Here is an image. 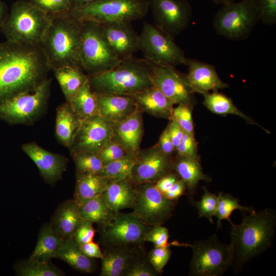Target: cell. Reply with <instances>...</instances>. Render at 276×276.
I'll use <instances>...</instances> for the list:
<instances>
[{
	"mask_svg": "<svg viewBox=\"0 0 276 276\" xmlns=\"http://www.w3.org/2000/svg\"><path fill=\"white\" fill-rule=\"evenodd\" d=\"M203 194L199 201L196 202L198 211L199 217L207 218L213 223V217L218 206V197L215 194L211 193L205 187H203Z\"/></svg>",
	"mask_w": 276,
	"mask_h": 276,
	"instance_id": "obj_40",
	"label": "cell"
},
{
	"mask_svg": "<svg viewBox=\"0 0 276 276\" xmlns=\"http://www.w3.org/2000/svg\"><path fill=\"white\" fill-rule=\"evenodd\" d=\"M259 21L272 26L276 23V0H254Z\"/></svg>",
	"mask_w": 276,
	"mask_h": 276,
	"instance_id": "obj_41",
	"label": "cell"
},
{
	"mask_svg": "<svg viewBox=\"0 0 276 276\" xmlns=\"http://www.w3.org/2000/svg\"><path fill=\"white\" fill-rule=\"evenodd\" d=\"M109 181L99 174L77 173L74 200L80 206L102 194Z\"/></svg>",
	"mask_w": 276,
	"mask_h": 276,
	"instance_id": "obj_28",
	"label": "cell"
},
{
	"mask_svg": "<svg viewBox=\"0 0 276 276\" xmlns=\"http://www.w3.org/2000/svg\"><path fill=\"white\" fill-rule=\"evenodd\" d=\"M137 195L133 214L149 226L162 225L171 216L174 200L166 198L156 188L155 183L135 185Z\"/></svg>",
	"mask_w": 276,
	"mask_h": 276,
	"instance_id": "obj_12",
	"label": "cell"
},
{
	"mask_svg": "<svg viewBox=\"0 0 276 276\" xmlns=\"http://www.w3.org/2000/svg\"><path fill=\"white\" fill-rule=\"evenodd\" d=\"M35 6L49 15H55L69 12V0H30Z\"/></svg>",
	"mask_w": 276,
	"mask_h": 276,
	"instance_id": "obj_43",
	"label": "cell"
},
{
	"mask_svg": "<svg viewBox=\"0 0 276 276\" xmlns=\"http://www.w3.org/2000/svg\"><path fill=\"white\" fill-rule=\"evenodd\" d=\"M139 35L140 50L150 62L173 67L185 64L187 58L174 38L154 25L144 22Z\"/></svg>",
	"mask_w": 276,
	"mask_h": 276,
	"instance_id": "obj_11",
	"label": "cell"
},
{
	"mask_svg": "<svg viewBox=\"0 0 276 276\" xmlns=\"http://www.w3.org/2000/svg\"><path fill=\"white\" fill-rule=\"evenodd\" d=\"M152 73V63L133 56L121 60L109 70L87 76L95 94L131 96L154 86Z\"/></svg>",
	"mask_w": 276,
	"mask_h": 276,
	"instance_id": "obj_3",
	"label": "cell"
},
{
	"mask_svg": "<svg viewBox=\"0 0 276 276\" xmlns=\"http://www.w3.org/2000/svg\"><path fill=\"white\" fill-rule=\"evenodd\" d=\"M79 208L84 220L97 223L103 228L111 223L117 214L107 205L103 194L88 200Z\"/></svg>",
	"mask_w": 276,
	"mask_h": 276,
	"instance_id": "obj_32",
	"label": "cell"
},
{
	"mask_svg": "<svg viewBox=\"0 0 276 276\" xmlns=\"http://www.w3.org/2000/svg\"><path fill=\"white\" fill-rule=\"evenodd\" d=\"M174 171L186 183L191 195L195 193L200 180L210 181L211 178L202 171L199 160L185 156H178L173 160Z\"/></svg>",
	"mask_w": 276,
	"mask_h": 276,
	"instance_id": "obj_31",
	"label": "cell"
},
{
	"mask_svg": "<svg viewBox=\"0 0 276 276\" xmlns=\"http://www.w3.org/2000/svg\"><path fill=\"white\" fill-rule=\"evenodd\" d=\"M133 259V251L127 245H110L103 254L100 275H123Z\"/></svg>",
	"mask_w": 276,
	"mask_h": 276,
	"instance_id": "obj_27",
	"label": "cell"
},
{
	"mask_svg": "<svg viewBox=\"0 0 276 276\" xmlns=\"http://www.w3.org/2000/svg\"><path fill=\"white\" fill-rule=\"evenodd\" d=\"M7 15V7L4 3L0 0V31H2Z\"/></svg>",
	"mask_w": 276,
	"mask_h": 276,
	"instance_id": "obj_56",
	"label": "cell"
},
{
	"mask_svg": "<svg viewBox=\"0 0 276 276\" xmlns=\"http://www.w3.org/2000/svg\"><path fill=\"white\" fill-rule=\"evenodd\" d=\"M77 173L99 174L104 165L98 153L80 152L72 154Z\"/></svg>",
	"mask_w": 276,
	"mask_h": 276,
	"instance_id": "obj_39",
	"label": "cell"
},
{
	"mask_svg": "<svg viewBox=\"0 0 276 276\" xmlns=\"http://www.w3.org/2000/svg\"><path fill=\"white\" fill-rule=\"evenodd\" d=\"M64 240L53 228L47 224L40 231L36 245L29 260L50 262L56 258Z\"/></svg>",
	"mask_w": 276,
	"mask_h": 276,
	"instance_id": "obj_30",
	"label": "cell"
},
{
	"mask_svg": "<svg viewBox=\"0 0 276 276\" xmlns=\"http://www.w3.org/2000/svg\"><path fill=\"white\" fill-rule=\"evenodd\" d=\"M81 22L79 50L80 63L87 76L109 70L121 61L113 52L99 24L91 21Z\"/></svg>",
	"mask_w": 276,
	"mask_h": 276,
	"instance_id": "obj_6",
	"label": "cell"
},
{
	"mask_svg": "<svg viewBox=\"0 0 276 276\" xmlns=\"http://www.w3.org/2000/svg\"><path fill=\"white\" fill-rule=\"evenodd\" d=\"M204 105L212 112L220 115L233 114L244 119L249 124L256 125L270 133L252 119L240 111L226 96L217 91L202 94Z\"/></svg>",
	"mask_w": 276,
	"mask_h": 276,
	"instance_id": "obj_33",
	"label": "cell"
},
{
	"mask_svg": "<svg viewBox=\"0 0 276 276\" xmlns=\"http://www.w3.org/2000/svg\"><path fill=\"white\" fill-rule=\"evenodd\" d=\"M174 108L172 117L177 122L185 132L193 135L194 124L191 107L182 104Z\"/></svg>",
	"mask_w": 276,
	"mask_h": 276,
	"instance_id": "obj_42",
	"label": "cell"
},
{
	"mask_svg": "<svg viewBox=\"0 0 276 276\" xmlns=\"http://www.w3.org/2000/svg\"><path fill=\"white\" fill-rule=\"evenodd\" d=\"M98 154L104 166L129 155L119 144L112 139L102 148Z\"/></svg>",
	"mask_w": 276,
	"mask_h": 276,
	"instance_id": "obj_44",
	"label": "cell"
},
{
	"mask_svg": "<svg viewBox=\"0 0 276 276\" xmlns=\"http://www.w3.org/2000/svg\"><path fill=\"white\" fill-rule=\"evenodd\" d=\"M173 159L164 153L157 144L141 149L135 156L130 179L135 185L155 183L174 171Z\"/></svg>",
	"mask_w": 276,
	"mask_h": 276,
	"instance_id": "obj_14",
	"label": "cell"
},
{
	"mask_svg": "<svg viewBox=\"0 0 276 276\" xmlns=\"http://www.w3.org/2000/svg\"><path fill=\"white\" fill-rule=\"evenodd\" d=\"M82 121L74 112L70 103L66 102L58 107L56 110L55 134L61 144L71 148Z\"/></svg>",
	"mask_w": 276,
	"mask_h": 276,
	"instance_id": "obj_26",
	"label": "cell"
},
{
	"mask_svg": "<svg viewBox=\"0 0 276 276\" xmlns=\"http://www.w3.org/2000/svg\"><path fill=\"white\" fill-rule=\"evenodd\" d=\"M51 70L40 45L0 42V102L35 89Z\"/></svg>",
	"mask_w": 276,
	"mask_h": 276,
	"instance_id": "obj_1",
	"label": "cell"
},
{
	"mask_svg": "<svg viewBox=\"0 0 276 276\" xmlns=\"http://www.w3.org/2000/svg\"><path fill=\"white\" fill-rule=\"evenodd\" d=\"M169 232L161 225L153 226L146 233L144 241L152 242L155 247L168 246Z\"/></svg>",
	"mask_w": 276,
	"mask_h": 276,
	"instance_id": "obj_46",
	"label": "cell"
},
{
	"mask_svg": "<svg viewBox=\"0 0 276 276\" xmlns=\"http://www.w3.org/2000/svg\"><path fill=\"white\" fill-rule=\"evenodd\" d=\"M186 185L181 178L174 183L168 190L163 193L167 198L175 200L180 197L185 192Z\"/></svg>",
	"mask_w": 276,
	"mask_h": 276,
	"instance_id": "obj_53",
	"label": "cell"
},
{
	"mask_svg": "<svg viewBox=\"0 0 276 276\" xmlns=\"http://www.w3.org/2000/svg\"><path fill=\"white\" fill-rule=\"evenodd\" d=\"M152 64L153 86L175 104L192 107L195 93L187 81L186 74L179 72L175 67Z\"/></svg>",
	"mask_w": 276,
	"mask_h": 276,
	"instance_id": "obj_15",
	"label": "cell"
},
{
	"mask_svg": "<svg viewBox=\"0 0 276 276\" xmlns=\"http://www.w3.org/2000/svg\"><path fill=\"white\" fill-rule=\"evenodd\" d=\"M67 102H70L80 88L88 81L80 66L64 65L53 69Z\"/></svg>",
	"mask_w": 276,
	"mask_h": 276,
	"instance_id": "obj_29",
	"label": "cell"
},
{
	"mask_svg": "<svg viewBox=\"0 0 276 276\" xmlns=\"http://www.w3.org/2000/svg\"><path fill=\"white\" fill-rule=\"evenodd\" d=\"M186 245L192 251L190 275L220 276L232 265L233 250L231 243L222 242L216 234Z\"/></svg>",
	"mask_w": 276,
	"mask_h": 276,
	"instance_id": "obj_8",
	"label": "cell"
},
{
	"mask_svg": "<svg viewBox=\"0 0 276 276\" xmlns=\"http://www.w3.org/2000/svg\"><path fill=\"white\" fill-rule=\"evenodd\" d=\"M137 108L154 117L170 120L175 103L154 86L131 95Z\"/></svg>",
	"mask_w": 276,
	"mask_h": 276,
	"instance_id": "obj_23",
	"label": "cell"
},
{
	"mask_svg": "<svg viewBox=\"0 0 276 276\" xmlns=\"http://www.w3.org/2000/svg\"><path fill=\"white\" fill-rule=\"evenodd\" d=\"M143 112L137 109L123 121L113 124L112 140L132 156L140 150L144 134Z\"/></svg>",
	"mask_w": 276,
	"mask_h": 276,
	"instance_id": "obj_21",
	"label": "cell"
},
{
	"mask_svg": "<svg viewBox=\"0 0 276 276\" xmlns=\"http://www.w3.org/2000/svg\"><path fill=\"white\" fill-rule=\"evenodd\" d=\"M22 149L35 164L43 178L50 184L58 180L66 168V157L48 151L35 143L24 144Z\"/></svg>",
	"mask_w": 276,
	"mask_h": 276,
	"instance_id": "obj_19",
	"label": "cell"
},
{
	"mask_svg": "<svg viewBox=\"0 0 276 276\" xmlns=\"http://www.w3.org/2000/svg\"><path fill=\"white\" fill-rule=\"evenodd\" d=\"M151 226L143 223L132 213H117L110 224L104 228L103 242L108 245L139 244L144 242Z\"/></svg>",
	"mask_w": 276,
	"mask_h": 276,
	"instance_id": "obj_17",
	"label": "cell"
},
{
	"mask_svg": "<svg viewBox=\"0 0 276 276\" xmlns=\"http://www.w3.org/2000/svg\"><path fill=\"white\" fill-rule=\"evenodd\" d=\"M178 156H185L199 160L197 144L194 136L184 132L182 138L176 149Z\"/></svg>",
	"mask_w": 276,
	"mask_h": 276,
	"instance_id": "obj_48",
	"label": "cell"
},
{
	"mask_svg": "<svg viewBox=\"0 0 276 276\" xmlns=\"http://www.w3.org/2000/svg\"><path fill=\"white\" fill-rule=\"evenodd\" d=\"M157 144L164 153L170 156H171L173 151L175 150L169 134L168 125L162 133Z\"/></svg>",
	"mask_w": 276,
	"mask_h": 276,
	"instance_id": "obj_51",
	"label": "cell"
},
{
	"mask_svg": "<svg viewBox=\"0 0 276 276\" xmlns=\"http://www.w3.org/2000/svg\"><path fill=\"white\" fill-rule=\"evenodd\" d=\"M84 220L79 205L74 200L64 201L57 209L51 225L64 240L74 238L75 233Z\"/></svg>",
	"mask_w": 276,
	"mask_h": 276,
	"instance_id": "obj_25",
	"label": "cell"
},
{
	"mask_svg": "<svg viewBox=\"0 0 276 276\" xmlns=\"http://www.w3.org/2000/svg\"><path fill=\"white\" fill-rule=\"evenodd\" d=\"M130 22L116 21L99 24L108 44L121 60L133 57L140 50V35Z\"/></svg>",
	"mask_w": 276,
	"mask_h": 276,
	"instance_id": "obj_18",
	"label": "cell"
},
{
	"mask_svg": "<svg viewBox=\"0 0 276 276\" xmlns=\"http://www.w3.org/2000/svg\"><path fill=\"white\" fill-rule=\"evenodd\" d=\"M51 79H47L35 89L21 92L0 102V118L11 124H31L45 109Z\"/></svg>",
	"mask_w": 276,
	"mask_h": 276,
	"instance_id": "obj_10",
	"label": "cell"
},
{
	"mask_svg": "<svg viewBox=\"0 0 276 276\" xmlns=\"http://www.w3.org/2000/svg\"><path fill=\"white\" fill-rule=\"evenodd\" d=\"M68 103L82 120L98 115L96 94L92 90L89 81L80 88Z\"/></svg>",
	"mask_w": 276,
	"mask_h": 276,
	"instance_id": "obj_35",
	"label": "cell"
},
{
	"mask_svg": "<svg viewBox=\"0 0 276 276\" xmlns=\"http://www.w3.org/2000/svg\"><path fill=\"white\" fill-rule=\"evenodd\" d=\"M188 67L186 77L195 93L203 94L228 87L219 77L214 65L197 59L187 58Z\"/></svg>",
	"mask_w": 276,
	"mask_h": 276,
	"instance_id": "obj_20",
	"label": "cell"
},
{
	"mask_svg": "<svg viewBox=\"0 0 276 276\" xmlns=\"http://www.w3.org/2000/svg\"><path fill=\"white\" fill-rule=\"evenodd\" d=\"M109 207L116 213L121 210L133 208L137 191L135 185L129 178L110 180L103 193Z\"/></svg>",
	"mask_w": 276,
	"mask_h": 276,
	"instance_id": "obj_24",
	"label": "cell"
},
{
	"mask_svg": "<svg viewBox=\"0 0 276 276\" xmlns=\"http://www.w3.org/2000/svg\"><path fill=\"white\" fill-rule=\"evenodd\" d=\"M254 0L223 4L215 14L213 26L216 33L233 41L248 38L259 21Z\"/></svg>",
	"mask_w": 276,
	"mask_h": 276,
	"instance_id": "obj_9",
	"label": "cell"
},
{
	"mask_svg": "<svg viewBox=\"0 0 276 276\" xmlns=\"http://www.w3.org/2000/svg\"><path fill=\"white\" fill-rule=\"evenodd\" d=\"M171 253L168 246L155 247L149 254L148 262L158 273H160L169 261Z\"/></svg>",
	"mask_w": 276,
	"mask_h": 276,
	"instance_id": "obj_45",
	"label": "cell"
},
{
	"mask_svg": "<svg viewBox=\"0 0 276 276\" xmlns=\"http://www.w3.org/2000/svg\"><path fill=\"white\" fill-rule=\"evenodd\" d=\"M113 124L99 115L83 120L70 149L71 154L85 151L98 153L111 140Z\"/></svg>",
	"mask_w": 276,
	"mask_h": 276,
	"instance_id": "obj_16",
	"label": "cell"
},
{
	"mask_svg": "<svg viewBox=\"0 0 276 276\" xmlns=\"http://www.w3.org/2000/svg\"><path fill=\"white\" fill-rule=\"evenodd\" d=\"M79 245L83 254L90 258L102 259L103 257V253L99 245L93 241L80 244Z\"/></svg>",
	"mask_w": 276,
	"mask_h": 276,
	"instance_id": "obj_54",
	"label": "cell"
},
{
	"mask_svg": "<svg viewBox=\"0 0 276 276\" xmlns=\"http://www.w3.org/2000/svg\"><path fill=\"white\" fill-rule=\"evenodd\" d=\"M51 17L30 1L13 3L2 32L7 40L21 44L39 45L48 28Z\"/></svg>",
	"mask_w": 276,
	"mask_h": 276,
	"instance_id": "obj_5",
	"label": "cell"
},
{
	"mask_svg": "<svg viewBox=\"0 0 276 276\" xmlns=\"http://www.w3.org/2000/svg\"><path fill=\"white\" fill-rule=\"evenodd\" d=\"M50 15V24L39 45L51 70L64 65L81 67V22L68 12Z\"/></svg>",
	"mask_w": 276,
	"mask_h": 276,
	"instance_id": "obj_4",
	"label": "cell"
},
{
	"mask_svg": "<svg viewBox=\"0 0 276 276\" xmlns=\"http://www.w3.org/2000/svg\"><path fill=\"white\" fill-rule=\"evenodd\" d=\"M93 223L91 221L84 220L76 231L74 239L79 244L93 241L95 234Z\"/></svg>",
	"mask_w": 276,
	"mask_h": 276,
	"instance_id": "obj_49",
	"label": "cell"
},
{
	"mask_svg": "<svg viewBox=\"0 0 276 276\" xmlns=\"http://www.w3.org/2000/svg\"><path fill=\"white\" fill-rule=\"evenodd\" d=\"M98 114L112 123H119L138 108L131 96L96 94Z\"/></svg>",
	"mask_w": 276,
	"mask_h": 276,
	"instance_id": "obj_22",
	"label": "cell"
},
{
	"mask_svg": "<svg viewBox=\"0 0 276 276\" xmlns=\"http://www.w3.org/2000/svg\"><path fill=\"white\" fill-rule=\"evenodd\" d=\"M179 179L180 178L178 174L173 171L158 180L155 185L157 190L163 193Z\"/></svg>",
	"mask_w": 276,
	"mask_h": 276,
	"instance_id": "obj_52",
	"label": "cell"
},
{
	"mask_svg": "<svg viewBox=\"0 0 276 276\" xmlns=\"http://www.w3.org/2000/svg\"><path fill=\"white\" fill-rule=\"evenodd\" d=\"M168 125L169 134L174 145L175 150L180 143L184 134V131L177 122L172 117Z\"/></svg>",
	"mask_w": 276,
	"mask_h": 276,
	"instance_id": "obj_50",
	"label": "cell"
},
{
	"mask_svg": "<svg viewBox=\"0 0 276 276\" xmlns=\"http://www.w3.org/2000/svg\"><path fill=\"white\" fill-rule=\"evenodd\" d=\"M134 162V156H127L104 165L99 174L110 180L130 178Z\"/></svg>",
	"mask_w": 276,
	"mask_h": 276,
	"instance_id": "obj_38",
	"label": "cell"
},
{
	"mask_svg": "<svg viewBox=\"0 0 276 276\" xmlns=\"http://www.w3.org/2000/svg\"><path fill=\"white\" fill-rule=\"evenodd\" d=\"M154 25L174 38L190 22L192 11L187 0H148Z\"/></svg>",
	"mask_w": 276,
	"mask_h": 276,
	"instance_id": "obj_13",
	"label": "cell"
},
{
	"mask_svg": "<svg viewBox=\"0 0 276 276\" xmlns=\"http://www.w3.org/2000/svg\"><path fill=\"white\" fill-rule=\"evenodd\" d=\"M158 273L148 262L135 260L131 261L123 275L125 276H155Z\"/></svg>",
	"mask_w": 276,
	"mask_h": 276,
	"instance_id": "obj_47",
	"label": "cell"
},
{
	"mask_svg": "<svg viewBox=\"0 0 276 276\" xmlns=\"http://www.w3.org/2000/svg\"><path fill=\"white\" fill-rule=\"evenodd\" d=\"M213 2L216 4H225L228 3H231L235 2L236 0H212Z\"/></svg>",
	"mask_w": 276,
	"mask_h": 276,
	"instance_id": "obj_57",
	"label": "cell"
},
{
	"mask_svg": "<svg viewBox=\"0 0 276 276\" xmlns=\"http://www.w3.org/2000/svg\"><path fill=\"white\" fill-rule=\"evenodd\" d=\"M218 206L214 216L217 218V229L222 228V221L227 220L232 225L234 223L230 219L232 213L235 210H238L248 213H254L256 211L252 207L241 205L239 200L233 196L231 194L219 192L218 194Z\"/></svg>",
	"mask_w": 276,
	"mask_h": 276,
	"instance_id": "obj_36",
	"label": "cell"
},
{
	"mask_svg": "<svg viewBox=\"0 0 276 276\" xmlns=\"http://www.w3.org/2000/svg\"><path fill=\"white\" fill-rule=\"evenodd\" d=\"M149 9L148 0H97L68 13L80 22L91 21L101 24L141 19Z\"/></svg>",
	"mask_w": 276,
	"mask_h": 276,
	"instance_id": "obj_7",
	"label": "cell"
},
{
	"mask_svg": "<svg viewBox=\"0 0 276 276\" xmlns=\"http://www.w3.org/2000/svg\"><path fill=\"white\" fill-rule=\"evenodd\" d=\"M56 258L61 259L75 269L89 273L93 271L94 262L81 251L74 238L65 240Z\"/></svg>",
	"mask_w": 276,
	"mask_h": 276,
	"instance_id": "obj_34",
	"label": "cell"
},
{
	"mask_svg": "<svg viewBox=\"0 0 276 276\" xmlns=\"http://www.w3.org/2000/svg\"><path fill=\"white\" fill-rule=\"evenodd\" d=\"M242 212V221L232 224L229 232L233 250L232 267L240 272L247 262L268 249L271 246L276 227V212L265 208L248 215Z\"/></svg>",
	"mask_w": 276,
	"mask_h": 276,
	"instance_id": "obj_2",
	"label": "cell"
},
{
	"mask_svg": "<svg viewBox=\"0 0 276 276\" xmlns=\"http://www.w3.org/2000/svg\"><path fill=\"white\" fill-rule=\"evenodd\" d=\"M96 1L97 0H69V2L71 10H74L84 7Z\"/></svg>",
	"mask_w": 276,
	"mask_h": 276,
	"instance_id": "obj_55",
	"label": "cell"
},
{
	"mask_svg": "<svg viewBox=\"0 0 276 276\" xmlns=\"http://www.w3.org/2000/svg\"><path fill=\"white\" fill-rule=\"evenodd\" d=\"M19 276H60L63 273L50 262L29 260L15 266Z\"/></svg>",
	"mask_w": 276,
	"mask_h": 276,
	"instance_id": "obj_37",
	"label": "cell"
}]
</instances>
